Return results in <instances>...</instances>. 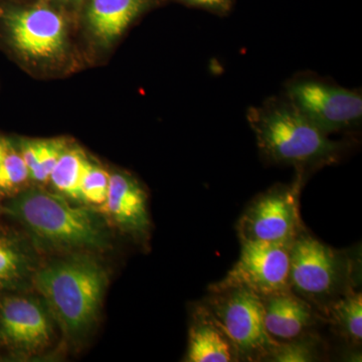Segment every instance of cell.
Segmentation results:
<instances>
[{"instance_id":"1","label":"cell","mask_w":362,"mask_h":362,"mask_svg":"<svg viewBox=\"0 0 362 362\" xmlns=\"http://www.w3.org/2000/svg\"><path fill=\"white\" fill-rule=\"evenodd\" d=\"M0 211L20 223L44 251L74 254L110 247V233L97 211L71 206L61 195L40 188L21 192Z\"/></svg>"},{"instance_id":"2","label":"cell","mask_w":362,"mask_h":362,"mask_svg":"<svg viewBox=\"0 0 362 362\" xmlns=\"http://www.w3.org/2000/svg\"><path fill=\"white\" fill-rule=\"evenodd\" d=\"M247 120L267 161L293 166L302 175L337 163L347 147L319 129L283 94L251 107Z\"/></svg>"},{"instance_id":"3","label":"cell","mask_w":362,"mask_h":362,"mask_svg":"<svg viewBox=\"0 0 362 362\" xmlns=\"http://www.w3.org/2000/svg\"><path fill=\"white\" fill-rule=\"evenodd\" d=\"M90 252H74L37 269L33 277L62 332L71 341L94 327L108 286V271Z\"/></svg>"},{"instance_id":"4","label":"cell","mask_w":362,"mask_h":362,"mask_svg":"<svg viewBox=\"0 0 362 362\" xmlns=\"http://www.w3.org/2000/svg\"><path fill=\"white\" fill-rule=\"evenodd\" d=\"M354 264L347 254L303 230L290 247V289L322 311L354 289Z\"/></svg>"},{"instance_id":"5","label":"cell","mask_w":362,"mask_h":362,"mask_svg":"<svg viewBox=\"0 0 362 362\" xmlns=\"http://www.w3.org/2000/svg\"><path fill=\"white\" fill-rule=\"evenodd\" d=\"M283 95L325 134L356 129L362 121L361 90L311 73L293 76Z\"/></svg>"},{"instance_id":"6","label":"cell","mask_w":362,"mask_h":362,"mask_svg":"<svg viewBox=\"0 0 362 362\" xmlns=\"http://www.w3.org/2000/svg\"><path fill=\"white\" fill-rule=\"evenodd\" d=\"M206 307L230 341L239 361H266L277 341L269 335L262 298L245 288L211 292Z\"/></svg>"},{"instance_id":"7","label":"cell","mask_w":362,"mask_h":362,"mask_svg":"<svg viewBox=\"0 0 362 362\" xmlns=\"http://www.w3.org/2000/svg\"><path fill=\"white\" fill-rule=\"evenodd\" d=\"M303 175L290 185H277L252 199L238 223L242 240L271 243L291 247L304 230L299 197Z\"/></svg>"},{"instance_id":"8","label":"cell","mask_w":362,"mask_h":362,"mask_svg":"<svg viewBox=\"0 0 362 362\" xmlns=\"http://www.w3.org/2000/svg\"><path fill=\"white\" fill-rule=\"evenodd\" d=\"M0 18L11 44L25 58L51 59L65 49L66 18L54 2L0 6Z\"/></svg>"},{"instance_id":"9","label":"cell","mask_w":362,"mask_h":362,"mask_svg":"<svg viewBox=\"0 0 362 362\" xmlns=\"http://www.w3.org/2000/svg\"><path fill=\"white\" fill-rule=\"evenodd\" d=\"M240 258L211 292L245 288L261 298L290 291V247L271 243L242 240Z\"/></svg>"},{"instance_id":"10","label":"cell","mask_w":362,"mask_h":362,"mask_svg":"<svg viewBox=\"0 0 362 362\" xmlns=\"http://www.w3.org/2000/svg\"><path fill=\"white\" fill-rule=\"evenodd\" d=\"M54 322L40 298H0V341L16 354L30 356L47 349L54 338Z\"/></svg>"},{"instance_id":"11","label":"cell","mask_w":362,"mask_h":362,"mask_svg":"<svg viewBox=\"0 0 362 362\" xmlns=\"http://www.w3.org/2000/svg\"><path fill=\"white\" fill-rule=\"evenodd\" d=\"M102 206L123 232L140 240L149 237L151 221L148 197L139 181L133 176L124 173H112L108 194Z\"/></svg>"},{"instance_id":"12","label":"cell","mask_w":362,"mask_h":362,"mask_svg":"<svg viewBox=\"0 0 362 362\" xmlns=\"http://www.w3.org/2000/svg\"><path fill=\"white\" fill-rule=\"evenodd\" d=\"M160 0H82L88 28L100 42L110 44Z\"/></svg>"},{"instance_id":"13","label":"cell","mask_w":362,"mask_h":362,"mask_svg":"<svg viewBox=\"0 0 362 362\" xmlns=\"http://www.w3.org/2000/svg\"><path fill=\"white\" fill-rule=\"evenodd\" d=\"M264 318L269 335L277 342L306 334L315 323L312 305L290 291L262 298Z\"/></svg>"},{"instance_id":"14","label":"cell","mask_w":362,"mask_h":362,"mask_svg":"<svg viewBox=\"0 0 362 362\" xmlns=\"http://www.w3.org/2000/svg\"><path fill=\"white\" fill-rule=\"evenodd\" d=\"M188 362H233L239 361L235 345L206 305L195 311L189 329Z\"/></svg>"},{"instance_id":"15","label":"cell","mask_w":362,"mask_h":362,"mask_svg":"<svg viewBox=\"0 0 362 362\" xmlns=\"http://www.w3.org/2000/svg\"><path fill=\"white\" fill-rule=\"evenodd\" d=\"M37 259L28 240L0 230V294L14 291L37 272Z\"/></svg>"},{"instance_id":"16","label":"cell","mask_w":362,"mask_h":362,"mask_svg":"<svg viewBox=\"0 0 362 362\" xmlns=\"http://www.w3.org/2000/svg\"><path fill=\"white\" fill-rule=\"evenodd\" d=\"M338 332L349 343L358 345L362 338V295L354 289L343 294L325 309Z\"/></svg>"},{"instance_id":"17","label":"cell","mask_w":362,"mask_h":362,"mask_svg":"<svg viewBox=\"0 0 362 362\" xmlns=\"http://www.w3.org/2000/svg\"><path fill=\"white\" fill-rule=\"evenodd\" d=\"M90 162L82 150L66 147L49 176L52 185L62 194L81 201V183Z\"/></svg>"},{"instance_id":"18","label":"cell","mask_w":362,"mask_h":362,"mask_svg":"<svg viewBox=\"0 0 362 362\" xmlns=\"http://www.w3.org/2000/svg\"><path fill=\"white\" fill-rule=\"evenodd\" d=\"M318 357V341L306 334L278 342L266 361L279 362H307L316 361Z\"/></svg>"},{"instance_id":"19","label":"cell","mask_w":362,"mask_h":362,"mask_svg":"<svg viewBox=\"0 0 362 362\" xmlns=\"http://www.w3.org/2000/svg\"><path fill=\"white\" fill-rule=\"evenodd\" d=\"M28 178H30V170L20 151H16L8 144L0 163V192H13Z\"/></svg>"},{"instance_id":"20","label":"cell","mask_w":362,"mask_h":362,"mask_svg":"<svg viewBox=\"0 0 362 362\" xmlns=\"http://www.w3.org/2000/svg\"><path fill=\"white\" fill-rule=\"evenodd\" d=\"M110 175L105 169L89 163L81 183V201L103 206L108 194Z\"/></svg>"},{"instance_id":"21","label":"cell","mask_w":362,"mask_h":362,"mask_svg":"<svg viewBox=\"0 0 362 362\" xmlns=\"http://www.w3.org/2000/svg\"><path fill=\"white\" fill-rule=\"evenodd\" d=\"M66 148V144L64 140H40L39 156L35 168L30 171V178L39 182L49 180L52 169Z\"/></svg>"},{"instance_id":"22","label":"cell","mask_w":362,"mask_h":362,"mask_svg":"<svg viewBox=\"0 0 362 362\" xmlns=\"http://www.w3.org/2000/svg\"><path fill=\"white\" fill-rule=\"evenodd\" d=\"M188 6L204 9L216 16H225L232 11L235 0H178Z\"/></svg>"},{"instance_id":"23","label":"cell","mask_w":362,"mask_h":362,"mask_svg":"<svg viewBox=\"0 0 362 362\" xmlns=\"http://www.w3.org/2000/svg\"><path fill=\"white\" fill-rule=\"evenodd\" d=\"M7 146H8V143L0 138V163H1L2 158H4V154H6Z\"/></svg>"},{"instance_id":"24","label":"cell","mask_w":362,"mask_h":362,"mask_svg":"<svg viewBox=\"0 0 362 362\" xmlns=\"http://www.w3.org/2000/svg\"><path fill=\"white\" fill-rule=\"evenodd\" d=\"M47 1L54 2V4H77V6H80L81 1L82 0H47Z\"/></svg>"}]
</instances>
